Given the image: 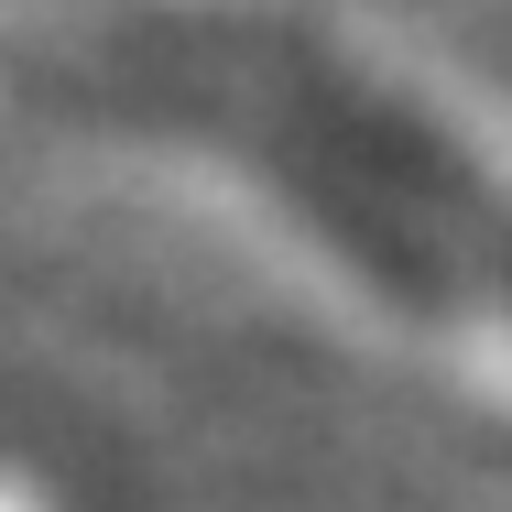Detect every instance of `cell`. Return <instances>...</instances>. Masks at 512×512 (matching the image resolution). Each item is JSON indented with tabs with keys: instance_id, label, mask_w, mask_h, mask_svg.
Wrapping results in <instances>:
<instances>
[{
	"instance_id": "obj_1",
	"label": "cell",
	"mask_w": 512,
	"mask_h": 512,
	"mask_svg": "<svg viewBox=\"0 0 512 512\" xmlns=\"http://www.w3.org/2000/svg\"><path fill=\"white\" fill-rule=\"evenodd\" d=\"M44 77L142 131L251 164L327 251L404 295L512 316V186H491L414 99L273 0H99L44 44Z\"/></svg>"
}]
</instances>
